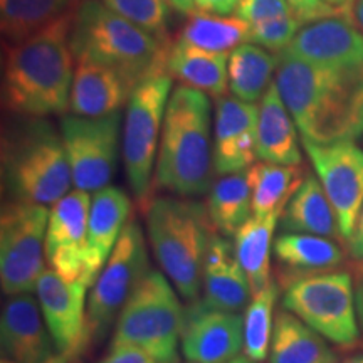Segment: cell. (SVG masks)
<instances>
[{
  "label": "cell",
  "mask_w": 363,
  "mask_h": 363,
  "mask_svg": "<svg viewBox=\"0 0 363 363\" xmlns=\"http://www.w3.org/2000/svg\"><path fill=\"white\" fill-rule=\"evenodd\" d=\"M21 118L2 136L4 187L12 201L54 206L72 185L61 131L44 118Z\"/></svg>",
  "instance_id": "8992f818"
},
{
  "label": "cell",
  "mask_w": 363,
  "mask_h": 363,
  "mask_svg": "<svg viewBox=\"0 0 363 363\" xmlns=\"http://www.w3.org/2000/svg\"><path fill=\"white\" fill-rule=\"evenodd\" d=\"M145 222L153 256L187 301L201 296L203 264L216 235L206 206L182 197L150 199Z\"/></svg>",
  "instance_id": "5b68a950"
},
{
  "label": "cell",
  "mask_w": 363,
  "mask_h": 363,
  "mask_svg": "<svg viewBox=\"0 0 363 363\" xmlns=\"http://www.w3.org/2000/svg\"><path fill=\"white\" fill-rule=\"evenodd\" d=\"M276 84L301 138L353 142L363 135V72L278 54Z\"/></svg>",
  "instance_id": "6da1fadb"
},
{
  "label": "cell",
  "mask_w": 363,
  "mask_h": 363,
  "mask_svg": "<svg viewBox=\"0 0 363 363\" xmlns=\"http://www.w3.org/2000/svg\"><path fill=\"white\" fill-rule=\"evenodd\" d=\"M229 363H257V362L251 360V358L246 357V355H239V357H235L234 360H230Z\"/></svg>",
  "instance_id": "7dc6e473"
},
{
  "label": "cell",
  "mask_w": 363,
  "mask_h": 363,
  "mask_svg": "<svg viewBox=\"0 0 363 363\" xmlns=\"http://www.w3.org/2000/svg\"><path fill=\"white\" fill-rule=\"evenodd\" d=\"M278 54L261 45L246 43L229 56V89L234 98L246 103L262 99L278 69Z\"/></svg>",
  "instance_id": "f546056e"
},
{
  "label": "cell",
  "mask_w": 363,
  "mask_h": 363,
  "mask_svg": "<svg viewBox=\"0 0 363 363\" xmlns=\"http://www.w3.org/2000/svg\"><path fill=\"white\" fill-rule=\"evenodd\" d=\"M283 310L337 347L352 348L360 340L355 281L348 271L294 281L284 288Z\"/></svg>",
  "instance_id": "ba28073f"
},
{
  "label": "cell",
  "mask_w": 363,
  "mask_h": 363,
  "mask_svg": "<svg viewBox=\"0 0 363 363\" xmlns=\"http://www.w3.org/2000/svg\"><path fill=\"white\" fill-rule=\"evenodd\" d=\"M172 76H152L136 86L128 101L123 131V162L131 192L148 202L167 104L172 96Z\"/></svg>",
  "instance_id": "9c48e42d"
},
{
  "label": "cell",
  "mask_w": 363,
  "mask_h": 363,
  "mask_svg": "<svg viewBox=\"0 0 363 363\" xmlns=\"http://www.w3.org/2000/svg\"><path fill=\"white\" fill-rule=\"evenodd\" d=\"M2 363H16V362H12V360H7V358H2Z\"/></svg>",
  "instance_id": "c3c4849f"
},
{
  "label": "cell",
  "mask_w": 363,
  "mask_h": 363,
  "mask_svg": "<svg viewBox=\"0 0 363 363\" xmlns=\"http://www.w3.org/2000/svg\"><path fill=\"white\" fill-rule=\"evenodd\" d=\"M338 363H363V353H357V355L347 357V358H343V360L338 362Z\"/></svg>",
  "instance_id": "bcb514c9"
},
{
  "label": "cell",
  "mask_w": 363,
  "mask_h": 363,
  "mask_svg": "<svg viewBox=\"0 0 363 363\" xmlns=\"http://www.w3.org/2000/svg\"><path fill=\"white\" fill-rule=\"evenodd\" d=\"M172 9L182 13H192L195 9V0H169Z\"/></svg>",
  "instance_id": "7bdbcfd3"
},
{
  "label": "cell",
  "mask_w": 363,
  "mask_h": 363,
  "mask_svg": "<svg viewBox=\"0 0 363 363\" xmlns=\"http://www.w3.org/2000/svg\"><path fill=\"white\" fill-rule=\"evenodd\" d=\"M84 281H67L45 269L35 284V294L54 347L66 363L88 347V308Z\"/></svg>",
  "instance_id": "5bb4252c"
},
{
  "label": "cell",
  "mask_w": 363,
  "mask_h": 363,
  "mask_svg": "<svg viewBox=\"0 0 363 363\" xmlns=\"http://www.w3.org/2000/svg\"><path fill=\"white\" fill-rule=\"evenodd\" d=\"M83 0H0L4 43H16L76 12Z\"/></svg>",
  "instance_id": "4dcf8cb0"
},
{
  "label": "cell",
  "mask_w": 363,
  "mask_h": 363,
  "mask_svg": "<svg viewBox=\"0 0 363 363\" xmlns=\"http://www.w3.org/2000/svg\"><path fill=\"white\" fill-rule=\"evenodd\" d=\"M316 66L363 72V33L350 16L310 22L283 51Z\"/></svg>",
  "instance_id": "2e32d148"
},
{
  "label": "cell",
  "mask_w": 363,
  "mask_h": 363,
  "mask_svg": "<svg viewBox=\"0 0 363 363\" xmlns=\"http://www.w3.org/2000/svg\"><path fill=\"white\" fill-rule=\"evenodd\" d=\"M289 9L296 13L299 21L303 24H310V22L325 19V17H333V16H350V13H345L342 11H337L323 0H286Z\"/></svg>",
  "instance_id": "74e56055"
},
{
  "label": "cell",
  "mask_w": 363,
  "mask_h": 363,
  "mask_svg": "<svg viewBox=\"0 0 363 363\" xmlns=\"http://www.w3.org/2000/svg\"><path fill=\"white\" fill-rule=\"evenodd\" d=\"M281 214L252 216L234 235L235 256L246 272L251 284L252 296L264 291L272 283L271 279V254L272 239Z\"/></svg>",
  "instance_id": "83f0119b"
},
{
  "label": "cell",
  "mask_w": 363,
  "mask_h": 363,
  "mask_svg": "<svg viewBox=\"0 0 363 363\" xmlns=\"http://www.w3.org/2000/svg\"><path fill=\"white\" fill-rule=\"evenodd\" d=\"M150 271L142 227L135 220L125 225L111 256L91 286L88 299V343L101 340L123 310L131 293Z\"/></svg>",
  "instance_id": "8fae6325"
},
{
  "label": "cell",
  "mask_w": 363,
  "mask_h": 363,
  "mask_svg": "<svg viewBox=\"0 0 363 363\" xmlns=\"http://www.w3.org/2000/svg\"><path fill=\"white\" fill-rule=\"evenodd\" d=\"M91 201L84 190H72L49 212L45 259L67 281H84Z\"/></svg>",
  "instance_id": "9a60e30c"
},
{
  "label": "cell",
  "mask_w": 363,
  "mask_h": 363,
  "mask_svg": "<svg viewBox=\"0 0 363 363\" xmlns=\"http://www.w3.org/2000/svg\"><path fill=\"white\" fill-rule=\"evenodd\" d=\"M323 2H326L333 9H337V11H342L345 13H352L353 0H323Z\"/></svg>",
  "instance_id": "f6af8a7d"
},
{
  "label": "cell",
  "mask_w": 363,
  "mask_h": 363,
  "mask_svg": "<svg viewBox=\"0 0 363 363\" xmlns=\"http://www.w3.org/2000/svg\"><path fill=\"white\" fill-rule=\"evenodd\" d=\"M252 192V216L283 214V211L305 182L301 165H279L256 162L246 170Z\"/></svg>",
  "instance_id": "f1b7e54d"
},
{
  "label": "cell",
  "mask_w": 363,
  "mask_h": 363,
  "mask_svg": "<svg viewBox=\"0 0 363 363\" xmlns=\"http://www.w3.org/2000/svg\"><path fill=\"white\" fill-rule=\"evenodd\" d=\"M172 40H160L106 7L83 0L72 16L71 49L74 59H91L121 72L135 86L167 72Z\"/></svg>",
  "instance_id": "277c9868"
},
{
  "label": "cell",
  "mask_w": 363,
  "mask_h": 363,
  "mask_svg": "<svg viewBox=\"0 0 363 363\" xmlns=\"http://www.w3.org/2000/svg\"><path fill=\"white\" fill-rule=\"evenodd\" d=\"M269 363H338L326 340L289 311L276 313Z\"/></svg>",
  "instance_id": "4316f807"
},
{
  "label": "cell",
  "mask_w": 363,
  "mask_h": 363,
  "mask_svg": "<svg viewBox=\"0 0 363 363\" xmlns=\"http://www.w3.org/2000/svg\"><path fill=\"white\" fill-rule=\"evenodd\" d=\"M131 214V202L121 189L104 187L94 192L88 222V254L84 283L93 286L111 256Z\"/></svg>",
  "instance_id": "603a6c76"
},
{
  "label": "cell",
  "mask_w": 363,
  "mask_h": 363,
  "mask_svg": "<svg viewBox=\"0 0 363 363\" xmlns=\"http://www.w3.org/2000/svg\"><path fill=\"white\" fill-rule=\"evenodd\" d=\"M251 299V284L235 256L234 244L216 234L203 264L202 303L212 310L240 313Z\"/></svg>",
  "instance_id": "44dd1931"
},
{
  "label": "cell",
  "mask_w": 363,
  "mask_h": 363,
  "mask_svg": "<svg viewBox=\"0 0 363 363\" xmlns=\"http://www.w3.org/2000/svg\"><path fill=\"white\" fill-rule=\"evenodd\" d=\"M355 293L358 320H360V326L363 328V266L355 267Z\"/></svg>",
  "instance_id": "b9f144b4"
},
{
  "label": "cell",
  "mask_w": 363,
  "mask_h": 363,
  "mask_svg": "<svg viewBox=\"0 0 363 363\" xmlns=\"http://www.w3.org/2000/svg\"><path fill=\"white\" fill-rule=\"evenodd\" d=\"M272 256L278 266L279 284L284 288L294 281L337 271L347 257L333 239L296 233H284L276 238Z\"/></svg>",
  "instance_id": "7402d4cb"
},
{
  "label": "cell",
  "mask_w": 363,
  "mask_h": 363,
  "mask_svg": "<svg viewBox=\"0 0 363 363\" xmlns=\"http://www.w3.org/2000/svg\"><path fill=\"white\" fill-rule=\"evenodd\" d=\"M214 170L219 175L246 172L257 158L259 106L234 96L216 99Z\"/></svg>",
  "instance_id": "d6986e66"
},
{
  "label": "cell",
  "mask_w": 363,
  "mask_h": 363,
  "mask_svg": "<svg viewBox=\"0 0 363 363\" xmlns=\"http://www.w3.org/2000/svg\"><path fill=\"white\" fill-rule=\"evenodd\" d=\"M279 220L286 233L342 240L335 208L316 177H306L301 187L288 202Z\"/></svg>",
  "instance_id": "484cf974"
},
{
  "label": "cell",
  "mask_w": 363,
  "mask_h": 363,
  "mask_svg": "<svg viewBox=\"0 0 363 363\" xmlns=\"http://www.w3.org/2000/svg\"><path fill=\"white\" fill-rule=\"evenodd\" d=\"M48 207L4 202L0 216V283L7 296L30 293L45 267Z\"/></svg>",
  "instance_id": "30bf717a"
},
{
  "label": "cell",
  "mask_w": 363,
  "mask_h": 363,
  "mask_svg": "<svg viewBox=\"0 0 363 363\" xmlns=\"http://www.w3.org/2000/svg\"><path fill=\"white\" fill-rule=\"evenodd\" d=\"M244 350V316L195 303L185 313L182 352L190 363H229Z\"/></svg>",
  "instance_id": "ac0fdd59"
},
{
  "label": "cell",
  "mask_w": 363,
  "mask_h": 363,
  "mask_svg": "<svg viewBox=\"0 0 363 363\" xmlns=\"http://www.w3.org/2000/svg\"><path fill=\"white\" fill-rule=\"evenodd\" d=\"M207 211L216 229L220 234L234 238L252 217V192L247 172L220 175L208 194Z\"/></svg>",
  "instance_id": "1f68e13d"
},
{
  "label": "cell",
  "mask_w": 363,
  "mask_h": 363,
  "mask_svg": "<svg viewBox=\"0 0 363 363\" xmlns=\"http://www.w3.org/2000/svg\"><path fill=\"white\" fill-rule=\"evenodd\" d=\"M348 247V256L352 257L353 262H355V267L363 266V207L360 212V217H358L355 233L347 242Z\"/></svg>",
  "instance_id": "60d3db41"
},
{
  "label": "cell",
  "mask_w": 363,
  "mask_h": 363,
  "mask_svg": "<svg viewBox=\"0 0 363 363\" xmlns=\"http://www.w3.org/2000/svg\"><path fill=\"white\" fill-rule=\"evenodd\" d=\"M136 86L121 72L91 59H76L69 111L71 115L101 118L128 104Z\"/></svg>",
  "instance_id": "ffe728a7"
},
{
  "label": "cell",
  "mask_w": 363,
  "mask_h": 363,
  "mask_svg": "<svg viewBox=\"0 0 363 363\" xmlns=\"http://www.w3.org/2000/svg\"><path fill=\"white\" fill-rule=\"evenodd\" d=\"M251 26L235 17H222L194 11L182 27L177 40L212 52H233L235 48L249 43Z\"/></svg>",
  "instance_id": "d6a6232c"
},
{
  "label": "cell",
  "mask_w": 363,
  "mask_h": 363,
  "mask_svg": "<svg viewBox=\"0 0 363 363\" xmlns=\"http://www.w3.org/2000/svg\"><path fill=\"white\" fill-rule=\"evenodd\" d=\"M72 16L74 12L16 43H4L2 104L9 113L45 118L69 110Z\"/></svg>",
  "instance_id": "7a4b0ae2"
},
{
  "label": "cell",
  "mask_w": 363,
  "mask_h": 363,
  "mask_svg": "<svg viewBox=\"0 0 363 363\" xmlns=\"http://www.w3.org/2000/svg\"><path fill=\"white\" fill-rule=\"evenodd\" d=\"M120 111L101 118H61V136L76 189L91 194L110 185L120 152Z\"/></svg>",
  "instance_id": "7c38bea8"
},
{
  "label": "cell",
  "mask_w": 363,
  "mask_h": 363,
  "mask_svg": "<svg viewBox=\"0 0 363 363\" xmlns=\"http://www.w3.org/2000/svg\"><path fill=\"white\" fill-rule=\"evenodd\" d=\"M99 363H158L155 357L136 345H111V350Z\"/></svg>",
  "instance_id": "f35d334b"
},
{
  "label": "cell",
  "mask_w": 363,
  "mask_h": 363,
  "mask_svg": "<svg viewBox=\"0 0 363 363\" xmlns=\"http://www.w3.org/2000/svg\"><path fill=\"white\" fill-rule=\"evenodd\" d=\"M352 17L363 33V0H355L352 6Z\"/></svg>",
  "instance_id": "ee69618b"
},
{
  "label": "cell",
  "mask_w": 363,
  "mask_h": 363,
  "mask_svg": "<svg viewBox=\"0 0 363 363\" xmlns=\"http://www.w3.org/2000/svg\"><path fill=\"white\" fill-rule=\"evenodd\" d=\"M301 143L335 208L342 240L348 242L363 207V150L353 142L315 143L301 138Z\"/></svg>",
  "instance_id": "4fadbf2b"
},
{
  "label": "cell",
  "mask_w": 363,
  "mask_h": 363,
  "mask_svg": "<svg viewBox=\"0 0 363 363\" xmlns=\"http://www.w3.org/2000/svg\"><path fill=\"white\" fill-rule=\"evenodd\" d=\"M257 158L279 165H301L296 123L286 106L276 81H272L259 104Z\"/></svg>",
  "instance_id": "cb8c5ba5"
},
{
  "label": "cell",
  "mask_w": 363,
  "mask_h": 363,
  "mask_svg": "<svg viewBox=\"0 0 363 363\" xmlns=\"http://www.w3.org/2000/svg\"><path fill=\"white\" fill-rule=\"evenodd\" d=\"M279 286L272 281L264 291L252 296L244 313V355L261 363L269 357L272 330H274V306Z\"/></svg>",
  "instance_id": "836d02e7"
},
{
  "label": "cell",
  "mask_w": 363,
  "mask_h": 363,
  "mask_svg": "<svg viewBox=\"0 0 363 363\" xmlns=\"http://www.w3.org/2000/svg\"><path fill=\"white\" fill-rule=\"evenodd\" d=\"M238 17L246 21L249 26L261 24V22L278 19L288 16L293 11L286 0H239Z\"/></svg>",
  "instance_id": "8d00e7d4"
},
{
  "label": "cell",
  "mask_w": 363,
  "mask_h": 363,
  "mask_svg": "<svg viewBox=\"0 0 363 363\" xmlns=\"http://www.w3.org/2000/svg\"><path fill=\"white\" fill-rule=\"evenodd\" d=\"M185 311L170 279L148 271L116 318L113 345H136L158 363H179Z\"/></svg>",
  "instance_id": "52a82bcc"
},
{
  "label": "cell",
  "mask_w": 363,
  "mask_h": 363,
  "mask_svg": "<svg viewBox=\"0 0 363 363\" xmlns=\"http://www.w3.org/2000/svg\"><path fill=\"white\" fill-rule=\"evenodd\" d=\"M238 6L239 0H195L197 11L222 17H229L234 11H238Z\"/></svg>",
  "instance_id": "ab89813d"
},
{
  "label": "cell",
  "mask_w": 363,
  "mask_h": 363,
  "mask_svg": "<svg viewBox=\"0 0 363 363\" xmlns=\"http://www.w3.org/2000/svg\"><path fill=\"white\" fill-rule=\"evenodd\" d=\"M211 101L203 91L177 86L167 104L157 155V184L179 197L212 189L214 145Z\"/></svg>",
  "instance_id": "3957f363"
},
{
  "label": "cell",
  "mask_w": 363,
  "mask_h": 363,
  "mask_svg": "<svg viewBox=\"0 0 363 363\" xmlns=\"http://www.w3.org/2000/svg\"><path fill=\"white\" fill-rule=\"evenodd\" d=\"M106 7L121 17L155 35L160 40L169 39V0H101Z\"/></svg>",
  "instance_id": "e575fe53"
},
{
  "label": "cell",
  "mask_w": 363,
  "mask_h": 363,
  "mask_svg": "<svg viewBox=\"0 0 363 363\" xmlns=\"http://www.w3.org/2000/svg\"><path fill=\"white\" fill-rule=\"evenodd\" d=\"M2 358L16 363H66L59 357L38 298L13 294L4 303L0 318Z\"/></svg>",
  "instance_id": "e0dca14e"
},
{
  "label": "cell",
  "mask_w": 363,
  "mask_h": 363,
  "mask_svg": "<svg viewBox=\"0 0 363 363\" xmlns=\"http://www.w3.org/2000/svg\"><path fill=\"white\" fill-rule=\"evenodd\" d=\"M303 24L296 13L291 12L288 16L278 17V19L261 22V24L251 26V35L249 43L261 45L269 52L281 54L288 49V45L296 38Z\"/></svg>",
  "instance_id": "d590c367"
},
{
  "label": "cell",
  "mask_w": 363,
  "mask_h": 363,
  "mask_svg": "<svg viewBox=\"0 0 363 363\" xmlns=\"http://www.w3.org/2000/svg\"><path fill=\"white\" fill-rule=\"evenodd\" d=\"M167 74L219 99L229 88V54L206 51L175 39L167 59Z\"/></svg>",
  "instance_id": "d4e9b609"
}]
</instances>
